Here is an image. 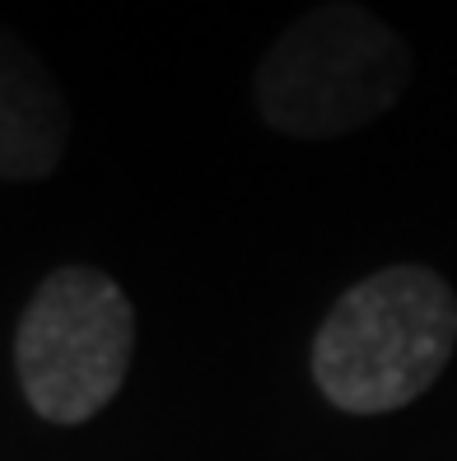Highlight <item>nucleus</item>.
<instances>
[{"mask_svg":"<svg viewBox=\"0 0 457 461\" xmlns=\"http://www.w3.org/2000/svg\"><path fill=\"white\" fill-rule=\"evenodd\" d=\"M70 140L66 94L19 33L0 42V177L42 182L61 168Z\"/></svg>","mask_w":457,"mask_h":461,"instance_id":"20e7f679","label":"nucleus"},{"mask_svg":"<svg viewBox=\"0 0 457 461\" xmlns=\"http://www.w3.org/2000/svg\"><path fill=\"white\" fill-rule=\"evenodd\" d=\"M457 349V294L397 261L351 285L313 336L317 392L345 415H392L439 383Z\"/></svg>","mask_w":457,"mask_h":461,"instance_id":"f257e3e1","label":"nucleus"},{"mask_svg":"<svg viewBox=\"0 0 457 461\" xmlns=\"http://www.w3.org/2000/svg\"><path fill=\"white\" fill-rule=\"evenodd\" d=\"M411 70V47L392 23L360 0H322L261 51L252 103L289 140H336L388 117Z\"/></svg>","mask_w":457,"mask_h":461,"instance_id":"f03ea898","label":"nucleus"},{"mask_svg":"<svg viewBox=\"0 0 457 461\" xmlns=\"http://www.w3.org/2000/svg\"><path fill=\"white\" fill-rule=\"evenodd\" d=\"M136 355V308L98 266H57L14 321L19 392L47 424H85L113 401Z\"/></svg>","mask_w":457,"mask_h":461,"instance_id":"7ed1b4c3","label":"nucleus"}]
</instances>
